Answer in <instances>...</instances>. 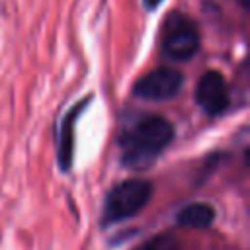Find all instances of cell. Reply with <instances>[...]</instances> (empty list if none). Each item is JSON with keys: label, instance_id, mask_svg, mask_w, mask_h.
I'll return each mask as SVG.
<instances>
[{"label": "cell", "instance_id": "6da1fadb", "mask_svg": "<svg viewBox=\"0 0 250 250\" xmlns=\"http://www.w3.org/2000/svg\"><path fill=\"white\" fill-rule=\"evenodd\" d=\"M174 123L160 113H143L117 137L119 160L129 170H146L172 145Z\"/></svg>", "mask_w": 250, "mask_h": 250}, {"label": "cell", "instance_id": "7a4b0ae2", "mask_svg": "<svg viewBox=\"0 0 250 250\" xmlns=\"http://www.w3.org/2000/svg\"><path fill=\"white\" fill-rule=\"evenodd\" d=\"M201 49V31L193 18L174 10L160 27V57L168 62H188Z\"/></svg>", "mask_w": 250, "mask_h": 250}, {"label": "cell", "instance_id": "3957f363", "mask_svg": "<svg viewBox=\"0 0 250 250\" xmlns=\"http://www.w3.org/2000/svg\"><path fill=\"white\" fill-rule=\"evenodd\" d=\"M152 193H154V184L150 180L129 178L115 184L104 199L100 225L105 229L139 215L152 199Z\"/></svg>", "mask_w": 250, "mask_h": 250}, {"label": "cell", "instance_id": "277c9868", "mask_svg": "<svg viewBox=\"0 0 250 250\" xmlns=\"http://www.w3.org/2000/svg\"><path fill=\"white\" fill-rule=\"evenodd\" d=\"M186 82V74L174 66H158L150 72H146L145 76H141L131 92L135 98L141 100H148V102H166L172 100L180 94V90L184 88Z\"/></svg>", "mask_w": 250, "mask_h": 250}, {"label": "cell", "instance_id": "5b68a950", "mask_svg": "<svg viewBox=\"0 0 250 250\" xmlns=\"http://www.w3.org/2000/svg\"><path fill=\"white\" fill-rule=\"evenodd\" d=\"M195 104L207 117H221L230 105V90L223 76V72L209 68L205 70L195 84L193 90Z\"/></svg>", "mask_w": 250, "mask_h": 250}, {"label": "cell", "instance_id": "8992f818", "mask_svg": "<svg viewBox=\"0 0 250 250\" xmlns=\"http://www.w3.org/2000/svg\"><path fill=\"white\" fill-rule=\"evenodd\" d=\"M92 102H94V94H86L61 117V123L57 127V164L61 172H70L74 164V129L80 115L86 111V107Z\"/></svg>", "mask_w": 250, "mask_h": 250}, {"label": "cell", "instance_id": "52a82bcc", "mask_svg": "<svg viewBox=\"0 0 250 250\" xmlns=\"http://www.w3.org/2000/svg\"><path fill=\"white\" fill-rule=\"evenodd\" d=\"M215 219H217L215 207L205 201L188 203L176 215V223L184 229H207L215 223Z\"/></svg>", "mask_w": 250, "mask_h": 250}, {"label": "cell", "instance_id": "ba28073f", "mask_svg": "<svg viewBox=\"0 0 250 250\" xmlns=\"http://www.w3.org/2000/svg\"><path fill=\"white\" fill-rule=\"evenodd\" d=\"M133 250H182L180 248V242L172 236V234H156V236H150L148 240H145L143 244L135 246Z\"/></svg>", "mask_w": 250, "mask_h": 250}, {"label": "cell", "instance_id": "9c48e42d", "mask_svg": "<svg viewBox=\"0 0 250 250\" xmlns=\"http://www.w3.org/2000/svg\"><path fill=\"white\" fill-rule=\"evenodd\" d=\"M162 2H164V0H143V6H145L146 12H154Z\"/></svg>", "mask_w": 250, "mask_h": 250}]
</instances>
